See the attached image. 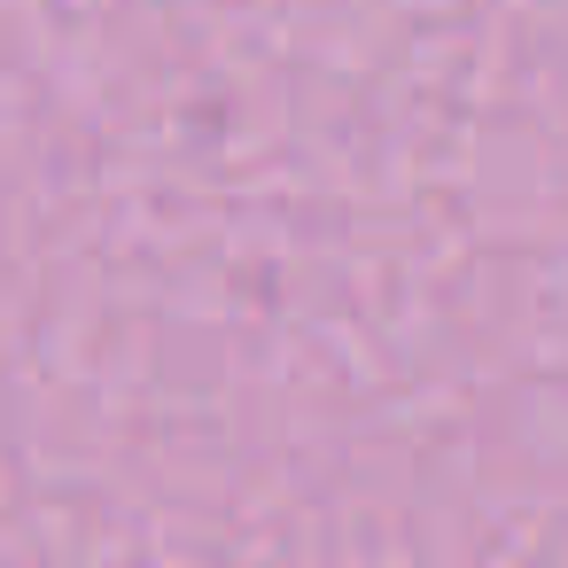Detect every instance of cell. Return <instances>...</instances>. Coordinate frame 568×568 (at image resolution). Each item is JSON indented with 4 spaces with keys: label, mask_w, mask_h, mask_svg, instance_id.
<instances>
[]
</instances>
